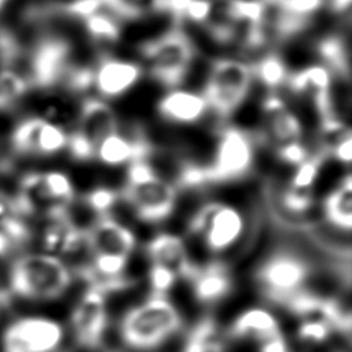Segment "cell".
I'll return each instance as SVG.
<instances>
[{"mask_svg":"<svg viewBox=\"0 0 352 352\" xmlns=\"http://www.w3.org/2000/svg\"><path fill=\"white\" fill-rule=\"evenodd\" d=\"M73 280L72 270L50 253H26L12 260L8 289L14 296L32 301L56 300Z\"/></svg>","mask_w":352,"mask_h":352,"instance_id":"obj_1","label":"cell"},{"mask_svg":"<svg viewBox=\"0 0 352 352\" xmlns=\"http://www.w3.org/2000/svg\"><path fill=\"white\" fill-rule=\"evenodd\" d=\"M182 326L183 318L179 309L166 297L151 296L122 315L118 333L126 346L146 351L162 345Z\"/></svg>","mask_w":352,"mask_h":352,"instance_id":"obj_2","label":"cell"},{"mask_svg":"<svg viewBox=\"0 0 352 352\" xmlns=\"http://www.w3.org/2000/svg\"><path fill=\"white\" fill-rule=\"evenodd\" d=\"M135 216L144 223H161L168 219L176 204L177 188L151 166L148 160L128 165L126 179L118 192Z\"/></svg>","mask_w":352,"mask_h":352,"instance_id":"obj_3","label":"cell"},{"mask_svg":"<svg viewBox=\"0 0 352 352\" xmlns=\"http://www.w3.org/2000/svg\"><path fill=\"white\" fill-rule=\"evenodd\" d=\"M140 55L148 74L161 85L176 89L187 76L195 56V47L190 36L179 26L144 41Z\"/></svg>","mask_w":352,"mask_h":352,"instance_id":"obj_4","label":"cell"},{"mask_svg":"<svg viewBox=\"0 0 352 352\" xmlns=\"http://www.w3.org/2000/svg\"><path fill=\"white\" fill-rule=\"evenodd\" d=\"M252 82L249 63L234 58L214 59L202 91L208 110L221 120L228 118L249 95Z\"/></svg>","mask_w":352,"mask_h":352,"instance_id":"obj_5","label":"cell"},{"mask_svg":"<svg viewBox=\"0 0 352 352\" xmlns=\"http://www.w3.org/2000/svg\"><path fill=\"white\" fill-rule=\"evenodd\" d=\"M118 131L114 109L103 99L85 98L80 102L76 122L67 132L66 150L80 161L95 158L99 144Z\"/></svg>","mask_w":352,"mask_h":352,"instance_id":"obj_6","label":"cell"},{"mask_svg":"<svg viewBox=\"0 0 352 352\" xmlns=\"http://www.w3.org/2000/svg\"><path fill=\"white\" fill-rule=\"evenodd\" d=\"M78 65L73 60L72 44L62 37L44 36L28 54V69L22 73L30 89H65V85Z\"/></svg>","mask_w":352,"mask_h":352,"instance_id":"obj_7","label":"cell"},{"mask_svg":"<svg viewBox=\"0 0 352 352\" xmlns=\"http://www.w3.org/2000/svg\"><path fill=\"white\" fill-rule=\"evenodd\" d=\"M254 162V143L246 131L236 126H221L209 165L202 166L204 186L227 183L250 173Z\"/></svg>","mask_w":352,"mask_h":352,"instance_id":"obj_8","label":"cell"},{"mask_svg":"<svg viewBox=\"0 0 352 352\" xmlns=\"http://www.w3.org/2000/svg\"><path fill=\"white\" fill-rule=\"evenodd\" d=\"M309 274L311 265L304 257L289 250H279L257 268L256 280L263 296L280 305L287 296L304 287Z\"/></svg>","mask_w":352,"mask_h":352,"instance_id":"obj_9","label":"cell"},{"mask_svg":"<svg viewBox=\"0 0 352 352\" xmlns=\"http://www.w3.org/2000/svg\"><path fill=\"white\" fill-rule=\"evenodd\" d=\"M188 231L199 235L208 249L214 253L228 249L243 231L241 212L223 202H208L202 205L190 219Z\"/></svg>","mask_w":352,"mask_h":352,"instance_id":"obj_10","label":"cell"},{"mask_svg":"<svg viewBox=\"0 0 352 352\" xmlns=\"http://www.w3.org/2000/svg\"><path fill=\"white\" fill-rule=\"evenodd\" d=\"M63 338L62 326L44 316H22L1 334V352H55Z\"/></svg>","mask_w":352,"mask_h":352,"instance_id":"obj_11","label":"cell"},{"mask_svg":"<svg viewBox=\"0 0 352 352\" xmlns=\"http://www.w3.org/2000/svg\"><path fill=\"white\" fill-rule=\"evenodd\" d=\"M10 144L19 155H55L66 148L67 131L40 116H30L15 125Z\"/></svg>","mask_w":352,"mask_h":352,"instance_id":"obj_12","label":"cell"},{"mask_svg":"<svg viewBox=\"0 0 352 352\" xmlns=\"http://www.w3.org/2000/svg\"><path fill=\"white\" fill-rule=\"evenodd\" d=\"M106 296L87 289L72 312V327L78 345L96 349L103 341L107 327Z\"/></svg>","mask_w":352,"mask_h":352,"instance_id":"obj_13","label":"cell"},{"mask_svg":"<svg viewBox=\"0 0 352 352\" xmlns=\"http://www.w3.org/2000/svg\"><path fill=\"white\" fill-rule=\"evenodd\" d=\"M261 139L275 151L294 143H301L302 125L287 103L274 92L263 102Z\"/></svg>","mask_w":352,"mask_h":352,"instance_id":"obj_14","label":"cell"},{"mask_svg":"<svg viewBox=\"0 0 352 352\" xmlns=\"http://www.w3.org/2000/svg\"><path fill=\"white\" fill-rule=\"evenodd\" d=\"M285 85L294 95L308 98L320 120L340 118L334 110L333 76L324 66L312 65L296 73H289Z\"/></svg>","mask_w":352,"mask_h":352,"instance_id":"obj_15","label":"cell"},{"mask_svg":"<svg viewBox=\"0 0 352 352\" xmlns=\"http://www.w3.org/2000/svg\"><path fill=\"white\" fill-rule=\"evenodd\" d=\"M85 248L94 256L126 257L136 245L133 232L110 214L99 216L89 228L84 230Z\"/></svg>","mask_w":352,"mask_h":352,"instance_id":"obj_16","label":"cell"},{"mask_svg":"<svg viewBox=\"0 0 352 352\" xmlns=\"http://www.w3.org/2000/svg\"><path fill=\"white\" fill-rule=\"evenodd\" d=\"M139 63L111 56H102L94 67L92 87L104 99H113L128 92L142 77Z\"/></svg>","mask_w":352,"mask_h":352,"instance_id":"obj_17","label":"cell"},{"mask_svg":"<svg viewBox=\"0 0 352 352\" xmlns=\"http://www.w3.org/2000/svg\"><path fill=\"white\" fill-rule=\"evenodd\" d=\"M146 254L151 264L166 267L186 280H190L197 270L188 257L183 239L173 234H157L147 242Z\"/></svg>","mask_w":352,"mask_h":352,"instance_id":"obj_18","label":"cell"},{"mask_svg":"<svg viewBox=\"0 0 352 352\" xmlns=\"http://www.w3.org/2000/svg\"><path fill=\"white\" fill-rule=\"evenodd\" d=\"M151 153L153 148L143 136H126L121 132H116L99 144L95 158L104 165L120 166L129 165L133 161L147 160Z\"/></svg>","mask_w":352,"mask_h":352,"instance_id":"obj_19","label":"cell"},{"mask_svg":"<svg viewBox=\"0 0 352 352\" xmlns=\"http://www.w3.org/2000/svg\"><path fill=\"white\" fill-rule=\"evenodd\" d=\"M157 109L158 114L169 122L194 124L206 114L208 104L202 94L170 89L160 99Z\"/></svg>","mask_w":352,"mask_h":352,"instance_id":"obj_20","label":"cell"},{"mask_svg":"<svg viewBox=\"0 0 352 352\" xmlns=\"http://www.w3.org/2000/svg\"><path fill=\"white\" fill-rule=\"evenodd\" d=\"M324 0H282L275 7L274 32L279 40H286L302 32Z\"/></svg>","mask_w":352,"mask_h":352,"instance_id":"obj_21","label":"cell"},{"mask_svg":"<svg viewBox=\"0 0 352 352\" xmlns=\"http://www.w3.org/2000/svg\"><path fill=\"white\" fill-rule=\"evenodd\" d=\"M194 296L204 304H210L226 297L232 289V278L226 264L220 261L198 267L190 279Z\"/></svg>","mask_w":352,"mask_h":352,"instance_id":"obj_22","label":"cell"},{"mask_svg":"<svg viewBox=\"0 0 352 352\" xmlns=\"http://www.w3.org/2000/svg\"><path fill=\"white\" fill-rule=\"evenodd\" d=\"M278 334H280V330L276 318L261 308H250L242 312L228 330V336L232 338H254L261 342Z\"/></svg>","mask_w":352,"mask_h":352,"instance_id":"obj_23","label":"cell"},{"mask_svg":"<svg viewBox=\"0 0 352 352\" xmlns=\"http://www.w3.org/2000/svg\"><path fill=\"white\" fill-rule=\"evenodd\" d=\"M326 220L336 228L349 232L352 228V176L346 173L323 201Z\"/></svg>","mask_w":352,"mask_h":352,"instance_id":"obj_24","label":"cell"},{"mask_svg":"<svg viewBox=\"0 0 352 352\" xmlns=\"http://www.w3.org/2000/svg\"><path fill=\"white\" fill-rule=\"evenodd\" d=\"M318 51L324 67L337 77L351 82V56L348 45L341 36H327L318 43Z\"/></svg>","mask_w":352,"mask_h":352,"instance_id":"obj_25","label":"cell"},{"mask_svg":"<svg viewBox=\"0 0 352 352\" xmlns=\"http://www.w3.org/2000/svg\"><path fill=\"white\" fill-rule=\"evenodd\" d=\"M182 352H224V342L216 320L205 316L188 331Z\"/></svg>","mask_w":352,"mask_h":352,"instance_id":"obj_26","label":"cell"},{"mask_svg":"<svg viewBox=\"0 0 352 352\" xmlns=\"http://www.w3.org/2000/svg\"><path fill=\"white\" fill-rule=\"evenodd\" d=\"M100 6L117 21H132L164 12V0H100Z\"/></svg>","mask_w":352,"mask_h":352,"instance_id":"obj_27","label":"cell"},{"mask_svg":"<svg viewBox=\"0 0 352 352\" xmlns=\"http://www.w3.org/2000/svg\"><path fill=\"white\" fill-rule=\"evenodd\" d=\"M30 91L26 77L16 67L0 69V110H7L19 103Z\"/></svg>","mask_w":352,"mask_h":352,"instance_id":"obj_28","label":"cell"},{"mask_svg":"<svg viewBox=\"0 0 352 352\" xmlns=\"http://www.w3.org/2000/svg\"><path fill=\"white\" fill-rule=\"evenodd\" d=\"M253 80L257 78L270 89H276L286 84L289 72L283 60L276 54H267L256 63L250 65Z\"/></svg>","mask_w":352,"mask_h":352,"instance_id":"obj_29","label":"cell"},{"mask_svg":"<svg viewBox=\"0 0 352 352\" xmlns=\"http://www.w3.org/2000/svg\"><path fill=\"white\" fill-rule=\"evenodd\" d=\"M88 34L98 41L114 43L120 38L121 26L120 21L107 12H95L82 19Z\"/></svg>","mask_w":352,"mask_h":352,"instance_id":"obj_30","label":"cell"},{"mask_svg":"<svg viewBox=\"0 0 352 352\" xmlns=\"http://www.w3.org/2000/svg\"><path fill=\"white\" fill-rule=\"evenodd\" d=\"M25 226V217L19 213L14 195L0 190V232L8 239L21 235Z\"/></svg>","mask_w":352,"mask_h":352,"instance_id":"obj_31","label":"cell"},{"mask_svg":"<svg viewBox=\"0 0 352 352\" xmlns=\"http://www.w3.org/2000/svg\"><path fill=\"white\" fill-rule=\"evenodd\" d=\"M324 301V296L314 293L307 289H300L290 296H287L282 302L280 307L287 309L296 316H308L314 314H319L322 311V305Z\"/></svg>","mask_w":352,"mask_h":352,"instance_id":"obj_32","label":"cell"},{"mask_svg":"<svg viewBox=\"0 0 352 352\" xmlns=\"http://www.w3.org/2000/svg\"><path fill=\"white\" fill-rule=\"evenodd\" d=\"M323 158L324 157L320 155L319 153L308 155L307 160H304L300 165H297V169H296L287 188L312 192V186L319 173Z\"/></svg>","mask_w":352,"mask_h":352,"instance_id":"obj_33","label":"cell"},{"mask_svg":"<svg viewBox=\"0 0 352 352\" xmlns=\"http://www.w3.org/2000/svg\"><path fill=\"white\" fill-rule=\"evenodd\" d=\"M120 195L117 191L110 190L107 187H99L82 197L84 204L99 216H107L110 214V210L118 201Z\"/></svg>","mask_w":352,"mask_h":352,"instance_id":"obj_34","label":"cell"},{"mask_svg":"<svg viewBox=\"0 0 352 352\" xmlns=\"http://www.w3.org/2000/svg\"><path fill=\"white\" fill-rule=\"evenodd\" d=\"M177 276L173 271L166 267L151 264L148 271V280L151 287V296L165 297V294L172 289Z\"/></svg>","mask_w":352,"mask_h":352,"instance_id":"obj_35","label":"cell"},{"mask_svg":"<svg viewBox=\"0 0 352 352\" xmlns=\"http://www.w3.org/2000/svg\"><path fill=\"white\" fill-rule=\"evenodd\" d=\"M331 333V327L322 319L307 320L298 327V338L301 341L320 344L327 340Z\"/></svg>","mask_w":352,"mask_h":352,"instance_id":"obj_36","label":"cell"},{"mask_svg":"<svg viewBox=\"0 0 352 352\" xmlns=\"http://www.w3.org/2000/svg\"><path fill=\"white\" fill-rule=\"evenodd\" d=\"M331 157H334L336 160L344 162L345 165H349L351 161H352V138H348L344 142H341L333 150Z\"/></svg>","mask_w":352,"mask_h":352,"instance_id":"obj_37","label":"cell"},{"mask_svg":"<svg viewBox=\"0 0 352 352\" xmlns=\"http://www.w3.org/2000/svg\"><path fill=\"white\" fill-rule=\"evenodd\" d=\"M260 352H287V344L282 334H278L263 342Z\"/></svg>","mask_w":352,"mask_h":352,"instance_id":"obj_38","label":"cell"},{"mask_svg":"<svg viewBox=\"0 0 352 352\" xmlns=\"http://www.w3.org/2000/svg\"><path fill=\"white\" fill-rule=\"evenodd\" d=\"M330 1V8L336 14H345L351 8L352 0H329Z\"/></svg>","mask_w":352,"mask_h":352,"instance_id":"obj_39","label":"cell"},{"mask_svg":"<svg viewBox=\"0 0 352 352\" xmlns=\"http://www.w3.org/2000/svg\"><path fill=\"white\" fill-rule=\"evenodd\" d=\"M15 246L12 245V242L4 234L0 232V260L7 257L12 252Z\"/></svg>","mask_w":352,"mask_h":352,"instance_id":"obj_40","label":"cell"},{"mask_svg":"<svg viewBox=\"0 0 352 352\" xmlns=\"http://www.w3.org/2000/svg\"><path fill=\"white\" fill-rule=\"evenodd\" d=\"M265 6H274V4H276V3H279V1H282V0H261Z\"/></svg>","mask_w":352,"mask_h":352,"instance_id":"obj_41","label":"cell"},{"mask_svg":"<svg viewBox=\"0 0 352 352\" xmlns=\"http://www.w3.org/2000/svg\"><path fill=\"white\" fill-rule=\"evenodd\" d=\"M7 1H8V0H0V12H1V10L4 8V6L7 4Z\"/></svg>","mask_w":352,"mask_h":352,"instance_id":"obj_42","label":"cell"}]
</instances>
